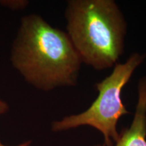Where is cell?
Returning a JSON list of instances; mask_svg holds the SVG:
<instances>
[{
    "label": "cell",
    "instance_id": "3",
    "mask_svg": "<svg viewBox=\"0 0 146 146\" xmlns=\"http://www.w3.org/2000/svg\"><path fill=\"white\" fill-rule=\"evenodd\" d=\"M144 58L143 55L134 53L125 62L116 64L109 76L96 84L98 96L89 108L53 122L52 130L60 132L89 126L102 134V146H114L120 136L117 130L118 120L129 113L123 103L122 91Z\"/></svg>",
    "mask_w": 146,
    "mask_h": 146
},
{
    "label": "cell",
    "instance_id": "5",
    "mask_svg": "<svg viewBox=\"0 0 146 146\" xmlns=\"http://www.w3.org/2000/svg\"><path fill=\"white\" fill-rule=\"evenodd\" d=\"M8 109V105L6 104V103H5L4 102L1 101V100H0V115L6 112Z\"/></svg>",
    "mask_w": 146,
    "mask_h": 146
},
{
    "label": "cell",
    "instance_id": "6",
    "mask_svg": "<svg viewBox=\"0 0 146 146\" xmlns=\"http://www.w3.org/2000/svg\"><path fill=\"white\" fill-rule=\"evenodd\" d=\"M31 143V141H26V142H24V143H21V144H19V145H16V146H30ZM0 146H7V145H3V144L1 143V141H0Z\"/></svg>",
    "mask_w": 146,
    "mask_h": 146
},
{
    "label": "cell",
    "instance_id": "2",
    "mask_svg": "<svg viewBox=\"0 0 146 146\" xmlns=\"http://www.w3.org/2000/svg\"><path fill=\"white\" fill-rule=\"evenodd\" d=\"M66 33L82 63L97 70L114 68L124 52L127 24L113 0H70Z\"/></svg>",
    "mask_w": 146,
    "mask_h": 146
},
{
    "label": "cell",
    "instance_id": "4",
    "mask_svg": "<svg viewBox=\"0 0 146 146\" xmlns=\"http://www.w3.org/2000/svg\"><path fill=\"white\" fill-rule=\"evenodd\" d=\"M114 146H146V77L139 81L138 100L132 123L122 130Z\"/></svg>",
    "mask_w": 146,
    "mask_h": 146
},
{
    "label": "cell",
    "instance_id": "1",
    "mask_svg": "<svg viewBox=\"0 0 146 146\" xmlns=\"http://www.w3.org/2000/svg\"><path fill=\"white\" fill-rule=\"evenodd\" d=\"M12 56L25 79L41 90L78 83L82 62L66 32L36 14L22 18Z\"/></svg>",
    "mask_w": 146,
    "mask_h": 146
}]
</instances>
